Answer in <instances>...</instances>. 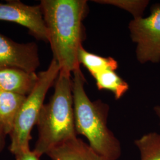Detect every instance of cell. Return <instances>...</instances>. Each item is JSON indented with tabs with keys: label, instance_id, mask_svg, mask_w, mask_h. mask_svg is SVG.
<instances>
[{
	"label": "cell",
	"instance_id": "cell-9",
	"mask_svg": "<svg viewBox=\"0 0 160 160\" xmlns=\"http://www.w3.org/2000/svg\"><path fill=\"white\" fill-rule=\"evenodd\" d=\"M46 155L52 160H110L98 154L78 138L52 149Z\"/></svg>",
	"mask_w": 160,
	"mask_h": 160
},
{
	"label": "cell",
	"instance_id": "cell-12",
	"mask_svg": "<svg viewBox=\"0 0 160 160\" xmlns=\"http://www.w3.org/2000/svg\"><path fill=\"white\" fill-rule=\"evenodd\" d=\"M99 90H106L113 92L116 100L120 99L128 90L129 85L114 70H106L92 76Z\"/></svg>",
	"mask_w": 160,
	"mask_h": 160
},
{
	"label": "cell",
	"instance_id": "cell-5",
	"mask_svg": "<svg viewBox=\"0 0 160 160\" xmlns=\"http://www.w3.org/2000/svg\"><path fill=\"white\" fill-rule=\"evenodd\" d=\"M132 40L137 44L136 56L142 64L160 61V4L152 7L147 17L133 19L129 24Z\"/></svg>",
	"mask_w": 160,
	"mask_h": 160
},
{
	"label": "cell",
	"instance_id": "cell-14",
	"mask_svg": "<svg viewBox=\"0 0 160 160\" xmlns=\"http://www.w3.org/2000/svg\"><path fill=\"white\" fill-rule=\"evenodd\" d=\"M96 3L115 6L130 12L133 19L142 17L143 12L149 4L148 0H94Z\"/></svg>",
	"mask_w": 160,
	"mask_h": 160
},
{
	"label": "cell",
	"instance_id": "cell-15",
	"mask_svg": "<svg viewBox=\"0 0 160 160\" xmlns=\"http://www.w3.org/2000/svg\"><path fill=\"white\" fill-rule=\"evenodd\" d=\"M16 160H40V157L34 151L28 150L15 155Z\"/></svg>",
	"mask_w": 160,
	"mask_h": 160
},
{
	"label": "cell",
	"instance_id": "cell-16",
	"mask_svg": "<svg viewBox=\"0 0 160 160\" xmlns=\"http://www.w3.org/2000/svg\"><path fill=\"white\" fill-rule=\"evenodd\" d=\"M6 133L3 126L0 122V152L4 149L6 145Z\"/></svg>",
	"mask_w": 160,
	"mask_h": 160
},
{
	"label": "cell",
	"instance_id": "cell-8",
	"mask_svg": "<svg viewBox=\"0 0 160 160\" xmlns=\"http://www.w3.org/2000/svg\"><path fill=\"white\" fill-rule=\"evenodd\" d=\"M38 80L36 72L12 67L0 69V90L28 96Z\"/></svg>",
	"mask_w": 160,
	"mask_h": 160
},
{
	"label": "cell",
	"instance_id": "cell-1",
	"mask_svg": "<svg viewBox=\"0 0 160 160\" xmlns=\"http://www.w3.org/2000/svg\"><path fill=\"white\" fill-rule=\"evenodd\" d=\"M40 6L53 59L61 72L72 75L80 68L78 52L86 39L83 21L89 11L88 2L86 0H42Z\"/></svg>",
	"mask_w": 160,
	"mask_h": 160
},
{
	"label": "cell",
	"instance_id": "cell-10",
	"mask_svg": "<svg viewBox=\"0 0 160 160\" xmlns=\"http://www.w3.org/2000/svg\"><path fill=\"white\" fill-rule=\"evenodd\" d=\"M27 96L0 90V122L6 135H10L17 113Z\"/></svg>",
	"mask_w": 160,
	"mask_h": 160
},
{
	"label": "cell",
	"instance_id": "cell-4",
	"mask_svg": "<svg viewBox=\"0 0 160 160\" xmlns=\"http://www.w3.org/2000/svg\"><path fill=\"white\" fill-rule=\"evenodd\" d=\"M59 72L58 63L52 59L48 68L38 74L37 83L19 110L10 134V151L14 156L30 149L29 143L32 139L31 131L33 126L36 125L46 94L55 84Z\"/></svg>",
	"mask_w": 160,
	"mask_h": 160
},
{
	"label": "cell",
	"instance_id": "cell-7",
	"mask_svg": "<svg viewBox=\"0 0 160 160\" xmlns=\"http://www.w3.org/2000/svg\"><path fill=\"white\" fill-rule=\"evenodd\" d=\"M39 65L38 47L35 43H17L0 33V69L12 67L35 72Z\"/></svg>",
	"mask_w": 160,
	"mask_h": 160
},
{
	"label": "cell",
	"instance_id": "cell-6",
	"mask_svg": "<svg viewBox=\"0 0 160 160\" xmlns=\"http://www.w3.org/2000/svg\"><path fill=\"white\" fill-rule=\"evenodd\" d=\"M0 20L20 24L37 40L48 42V32L40 4L29 6L18 0L0 3Z\"/></svg>",
	"mask_w": 160,
	"mask_h": 160
},
{
	"label": "cell",
	"instance_id": "cell-3",
	"mask_svg": "<svg viewBox=\"0 0 160 160\" xmlns=\"http://www.w3.org/2000/svg\"><path fill=\"white\" fill-rule=\"evenodd\" d=\"M38 138L33 149L41 157L52 149L77 138L75 126L72 75L59 72L53 94L40 110Z\"/></svg>",
	"mask_w": 160,
	"mask_h": 160
},
{
	"label": "cell",
	"instance_id": "cell-2",
	"mask_svg": "<svg viewBox=\"0 0 160 160\" xmlns=\"http://www.w3.org/2000/svg\"><path fill=\"white\" fill-rule=\"evenodd\" d=\"M86 82L80 68L75 70L72 94L77 134L84 136L98 154L110 160H118L122 152L120 142L107 125L109 106L100 100L89 98L84 89Z\"/></svg>",
	"mask_w": 160,
	"mask_h": 160
},
{
	"label": "cell",
	"instance_id": "cell-11",
	"mask_svg": "<svg viewBox=\"0 0 160 160\" xmlns=\"http://www.w3.org/2000/svg\"><path fill=\"white\" fill-rule=\"evenodd\" d=\"M78 60L80 65L87 69L92 76L106 70L116 71L118 67V62L111 57H103L86 51L81 46L78 52Z\"/></svg>",
	"mask_w": 160,
	"mask_h": 160
},
{
	"label": "cell",
	"instance_id": "cell-13",
	"mask_svg": "<svg viewBox=\"0 0 160 160\" xmlns=\"http://www.w3.org/2000/svg\"><path fill=\"white\" fill-rule=\"evenodd\" d=\"M141 153V160H160V135L151 132L135 140Z\"/></svg>",
	"mask_w": 160,
	"mask_h": 160
},
{
	"label": "cell",
	"instance_id": "cell-17",
	"mask_svg": "<svg viewBox=\"0 0 160 160\" xmlns=\"http://www.w3.org/2000/svg\"><path fill=\"white\" fill-rule=\"evenodd\" d=\"M154 110L155 114H157V116L158 118H159L160 122V106H156L155 107H154Z\"/></svg>",
	"mask_w": 160,
	"mask_h": 160
}]
</instances>
